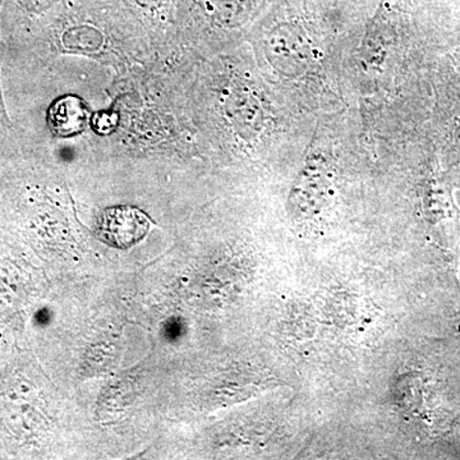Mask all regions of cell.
I'll use <instances>...</instances> for the list:
<instances>
[{"label":"cell","instance_id":"obj_4","mask_svg":"<svg viewBox=\"0 0 460 460\" xmlns=\"http://www.w3.org/2000/svg\"><path fill=\"white\" fill-rule=\"evenodd\" d=\"M150 228L146 215L136 208H108L99 222L100 237L114 247L127 248L140 242Z\"/></svg>","mask_w":460,"mask_h":460},{"label":"cell","instance_id":"obj_3","mask_svg":"<svg viewBox=\"0 0 460 460\" xmlns=\"http://www.w3.org/2000/svg\"><path fill=\"white\" fill-rule=\"evenodd\" d=\"M423 202L426 217L435 234L444 242L445 247L456 250L460 237L459 213L447 181L438 177L429 181Z\"/></svg>","mask_w":460,"mask_h":460},{"label":"cell","instance_id":"obj_2","mask_svg":"<svg viewBox=\"0 0 460 460\" xmlns=\"http://www.w3.org/2000/svg\"><path fill=\"white\" fill-rule=\"evenodd\" d=\"M332 187L328 166L317 160L307 163L296 177L290 193V211L299 219L316 217L329 204Z\"/></svg>","mask_w":460,"mask_h":460},{"label":"cell","instance_id":"obj_5","mask_svg":"<svg viewBox=\"0 0 460 460\" xmlns=\"http://www.w3.org/2000/svg\"><path fill=\"white\" fill-rule=\"evenodd\" d=\"M224 107L230 122L243 137H253L261 132L263 111L261 104L252 93L243 89L230 91Z\"/></svg>","mask_w":460,"mask_h":460},{"label":"cell","instance_id":"obj_1","mask_svg":"<svg viewBox=\"0 0 460 460\" xmlns=\"http://www.w3.org/2000/svg\"><path fill=\"white\" fill-rule=\"evenodd\" d=\"M268 57L272 66L287 77L305 75L319 59L317 49L307 33L299 27L281 26L268 41Z\"/></svg>","mask_w":460,"mask_h":460},{"label":"cell","instance_id":"obj_7","mask_svg":"<svg viewBox=\"0 0 460 460\" xmlns=\"http://www.w3.org/2000/svg\"><path fill=\"white\" fill-rule=\"evenodd\" d=\"M208 12L224 25H239L246 18L247 0H204Z\"/></svg>","mask_w":460,"mask_h":460},{"label":"cell","instance_id":"obj_8","mask_svg":"<svg viewBox=\"0 0 460 460\" xmlns=\"http://www.w3.org/2000/svg\"><path fill=\"white\" fill-rule=\"evenodd\" d=\"M108 117L109 114L107 113L96 114V117L93 118V122L96 131L99 133H109L113 131L115 126H117L118 118H114V119L109 120L108 122Z\"/></svg>","mask_w":460,"mask_h":460},{"label":"cell","instance_id":"obj_6","mask_svg":"<svg viewBox=\"0 0 460 460\" xmlns=\"http://www.w3.org/2000/svg\"><path fill=\"white\" fill-rule=\"evenodd\" d=\"M90 113L83 100L75 96L58 99L48 111L51 131L60 137L78 135L86 128Z\"/></svg>","mask_w":460,"mask_h":460}]
</instances>
